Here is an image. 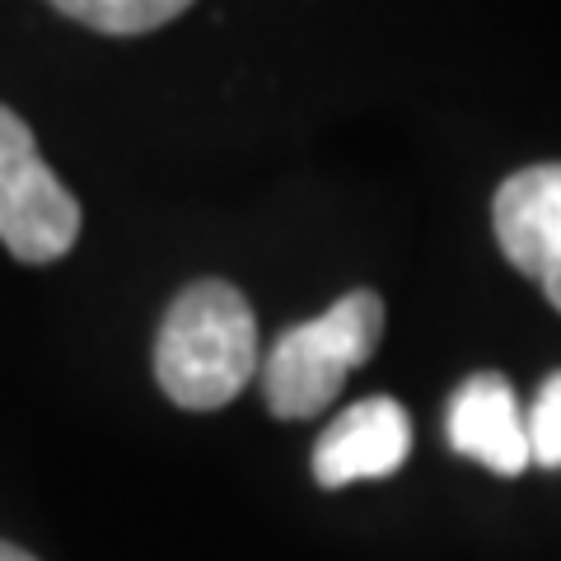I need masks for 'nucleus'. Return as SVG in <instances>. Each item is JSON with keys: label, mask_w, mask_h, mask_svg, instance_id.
<instances>
[{"label": "nucleus", "mask_w": 561, "mask_h": 561, "mask_svg": "<svg viewBox=\"0 0 561 561\" xmlns=\"http://www.w3.org/2000/svg\"><path fill=\"white\" fill-rule=\"evenodd\" d=\"M262 375L257 319L230 280H192L154 337V379L187 412H216Z\"/></svg>", "instance_id": "nucleus-1"}, {"label": "nucleus", "mask_w": 561, "mask_h": 561, "mask_svg": "<svg viewBox=\"0 0 561 561\" xmlns=\"http://www.w3.org/2000/svg\"><path fill=\"white\" fill-rule=\"evenodd\" d=\"M383 337V300L375 290H351L319 319L290 328L262 356V398L280 421L319 416L342 393L351 370L375 356Z\"/></svg>", "instance_id": "nucleus-2"}, {"label": "nucleus", "mask_w": 561, "mask_h": 561, "mask_svg": "<svg viewBox=\"0 0 561 561\" xmlns=\"http://www.w3.org/2000/svg\"><path fill=\"white\" fill-rule=\"evenodd\" d=\"M80 239V202L38 154L28 122L0 103V243L28 262H57Z\"/></svg>", "instance_id": "nucleus-3"}, {"label": "nucleus", "mask_w": 561, "mask_h": 561, "mask_svg": "<svg viewBox=\"0 0 561 561\" xmlns=\"http://www.w3.org/2000/svg\"><path fill=\"white\" fill-rule=\"evenodd\" d=\"M491 225L501 253L561 309V164L511 173L491 202Z\"/></svg>", "instance_id": "nucleus-4"}, {"label": "nucleus", "mask_w": 561, "mask_h": 561, "mask_svg": "<svg viewBox=\"0 0 561 561\" xmlns=\"http://www.w3.org/2000/svg\"><path fill=\"white\" fill-rule=\"evenodd\" d=\"M445 435L454 454L478 459L496 478H519L534 463L529 449V412L519 408V398L505 375H472L463 379L449 398L445 412Z\"/></svg>", "instance_id": "nucleus-5"}, {"label": "nucleus", "mask_w": 561, "mask_h": 561, "mask_svg": "<svg viewBox=\"0 0 561 561\" xmlns=\"http://www.w3.org/2000/svg\"><path fill=\"white\" fill-rule=\"evenodd\" d=\"M412 454V416L393 398H365L346 408L313 445V478L337 491L365 478H389Z\"/></svg>", "instance_id": "nucleus-6"}, {"label": "nucleus", "mask_w": 561, "mask_h": 561, "mask_svg": "<svg viewBox=\"0 0 561 561\" xmlns=\"http://www.w3.org/2000/svg\"><path fill=\"white\" fill-rule=\"evenodd\" d=\"M51 5L84 28L113 33V38H136V33H150V28H164L169 20H179L197 0H51Z\"/></svg>", "instance_id": "nucleus-7"}, {"label": "nucleus", "mask_w": 561, "mask_h": 561, "mask_svg": "<svg viewBox=\"0 0 561 561\" xmlns=\"http://www.w3.org/2000/svg\"><path fill=\"white\" fill-rule=\"evenodd\" d=\"M529 449H534V463L561 468V370L552 379H542V389L529 408Z\"/></svg>", "instance_id": "nucleus-8"}, {"label": "nucleus", "mask_w": 561, "mask_h": 561, "mask_svg": "<svg viewBox=\"0 0 561 561\" xmlns=\"http://www.w3.org/2000/svg\"><path fill=\"white\" fill-rule=\"evenodd\" d=\"M0 561H38V557H28L24 548H10V542H0Z\"/></svg>", "instance_id": "nucleus-9"}]
</instances>
